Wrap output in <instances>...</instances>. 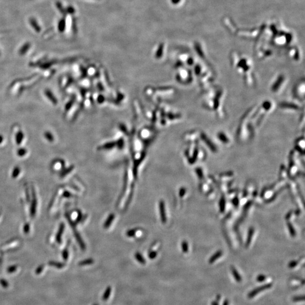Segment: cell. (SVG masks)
I'll list each match as a JSON object with an SVG mask.
<instances>
[{"label": "cell", "instance_id": "6da1fadb", "mask_svg": "<svg viewBox=\"0 0 305 305\" xmlns=\"http://www.w3.org/2000/svg\"><path fill=\"white\" fill-rule=\"evenodd\" d=\"M206 91L207 92L203 100L204 107L214 112L219 118H223L225 115L224 89L219 86H214Z\"/></svg>", "mask_w": 305, "mask_h": 305}, {"label": "cell", "instance_id": "7a4b0ae2", "mask_svg": "<svg viewBox=\"0 0 305 305\" xmlns=\"http://www.w3.org/2000/svg\"><path fill=\"white\" fill-rule=\"evenodd\" d=\"M275 109V103L271 100H265L259 105L252 106L250 121L254 131L259 129L266 118Z\"/></svg>", "mask_w": 305, "mask_h": 305}, {"label": "cell", "instance_id": "3957f363", "mask_svg": "<svg viewBox=\"0 0 305 305\" xmlns=\"http://www.w3.org/2000/svg\"><path fill=\"white\" fill-rule=\"evenodd\" d=\"M252 112V107L245 113L241 119L238 128L237 130V138L241 142H246L254 136L255 132L253 129L250 117Z\"/></svg>", "mask_w": 305, "mask_h": 305}, {"label": "cell", "instance_id": "277c9868", "mask_svg": "<svg viewBox=\"0 0 305 305\" xmlns=\"http://www.w3.org/2000/svg\"><path fill=\"white\" fill-rule=\"evenodd\" d=\"M177 72L176 74V77L178 82L183 84H188L193 81V73L188 68L183 67L182 64L179 61L176 65Z\"/></svg>", "mask_w": 305, "mask_h": 305}, {"label": "cell", "instance_id": "5b68a950", "mask_svg": "<svg viewBox=\"0 0 305 305\" xmlns=\"http://www.w3.org/2000/svg\"><path fill=\"white\" fill-rule=\"evenodd\" d=\"M287 83V77L284 74L278 75L271 84V91L274 93L280 92L285 87Z\"/></svg>", "mask_w": 305, "mask_h": 305}, {"label": "cell", "instance_id": "8992f818", "mask_svg": "<svg viewBox=\"0 0 305 305\" xmlns=\"http://www.w3.org/2000/svg\"><path fill=\"white\" fill-rule=\"evenodd\" d=\"M305 80L299 81L295 85L293 90V94L296 98L299 101H302L305 98Z\"/></svg>", "mask_w": 305, "mask_h": 305}, {"label": "cell", "instance_id": "52a82bcc", "mask_svg": "<svg viewBox=\"0 0 305 305\" xmlns=\"http://www.w3.org/2000/svg\"><path fill=\"white\" fill-rule=\"evenodd\" d=\"M279 106L281 109L285 111H298L301 110L300 105L293 102H282Z\"/></svg>", "mask_w": 305, "mask_h": 305}, {"label": "cell", "instance_id": "ba28073f", "mask_svg": "<svg viewBox=\"0 0 305 305\" xmlns=\"http://www.w3.org/2000/svg\"><path fill=\"white\" fill-rule=\"evenodd\" d=\"M216 137L223 145H229L231 144V139L229 135L224 131H219L216 135Z\"/></svg>", "mask_w": 305, "mask_h": 305}, {"label": "cell", "instance_id": "9c48e42d", "mask_svg": "<svg viewBox=\"0 0 305 305\" xmlns=\"http://www.w3.org/2000/svg\"><path fill=\"white\" fill-rule=\"evenodd\" d=\"M272 285L271 283H268V284H265L264 285H262L261 287H258V288L254 289V290H253L252 291H251L250 292H249V293L248 294V297L249 298H252L254 297L257 296L260 292H261L262 291H264V290H265L266 289H269L270 288L272 287Z\"/></svg>", "mask_w": 305, "mask_h": 305}, {"label": "cell", "instance_id": "30bf717a", "mask_svg": "<svg viewBox=\"0 0 305 305\" xmlns=\"http://www.w3.org/2000/svg\"><path fill=\"white\" fill-rule=\"evenodd\" d=\"M295 150L297 151H298L302 154L304 153V148H305V139L304 136L299 137L297 139L295 142Z\"/></svg>", "mask_w": 305, "mask_h": 305}, {"label": "cell", "instance_id": "8fae6325", "mask_svg": "<svg viewBox=\"0 0 305 305\" xmlns=\"http://www.w3.org/2000/svg\"><path fill=\"white\" fill-rule=\"evenodd\" d=\"M159 211H160V215L161 217V221L163 224H165L166 223L167 221L166 215L165 203L163 201H161L159 202Z\"/></svg>", "mask_w": 305, "mask_h": 305}, {"label": "cell", "instance_id": "7c38bea8", "mask_svg": "<svg viewBox=\"0 0 305 305\" xmlns=\"http://www.w3.org/2000/svg\"><path fill=\"white\" fill-rule=\"evenodd\" d=\"M46 97L49 99V100L52 102L54 105H57L58 103V101L57 100L55 96L53 95L52 92L48 89H46L45 92Z\"/></svg>", "mask_w": 305, "mask_h": 305}, {"label": "cell", "instance_id": "4fadbf2b", "mask_svg": "<svg viewBox=\"0 0 305 305\" xmlns=\"http://www.w3.org/2000/svg\"><path fill=\"white\" fill-rule=\"evenodd\" d=\"M30 47V44L29 43H26L25 44L23 45V46H22L20 49L19 50V53L20 55L21 56H23L24 55L28 50V49H29Z\"/></svg>", "mask_w": 305, "mask_h": 305}, {"label": "cell", "instance_id": "5bb4252c", "mask_svg": "<svg viewBox=\"0 0 305 305\" xmlns=\"http://www.w3.org/2000/svg\"><path fill=\"white\" fill-rule=\"evenodd\" d=\"M23 137H24L23 133L22 132V131H19L16 134V136H15L16 142L18 145H19L22 143L23 140Z\"/></svg>", "mask_w": 305, "mask_h": 305}, {"label": "cell", "instance_id": "9a60e30c", "mask_svg": "<svg viewBox=\"0 0 305 305\" xmlns=\"http://www.w3.org/2000/svg\"><path fill=\"white\" fill-rule=\"evenodd\" d=\"M114 219V214H110L108 218L107 219V220L106 221V222L104 224V228H108L110 227V225H111V224L112 223V221H113Z\"/></svg>", "mask_w": 305, "mask_h": 305}, {"label": "cell", "instance_id": "2e32d148", "mask_svg": "<svg viewBox=\"0 0 305 305\" xmlns=\"http://www.w3.org/2000/svg\"><path fill=\"white\" fill-rule=\"evenodd\" d=\"M231 271L233 275V276L235 277V278L236 279V281L238 282V283L241 282V277L240 274H239V272L237 271V270L234 268L233 267H232Z\"/></svg>", "mask_w": 305, "mask_h": 305}, {"label": "cell", "instance_id": "e0dca14e", "mask_svg": "<svg viewBox=\"0 0 305 305\" xmlns=\"http://www.w3.org/2000/svg\"><path fill=\"white\" fill-rule=\"evenodd\" d=\"M30 23H31V26L33 27V28L35 29L36 31H37V32H39L40 31L41 28L40 27V26L38 24L37 22L36 21V20L35 19H30Z\"/></svg>", "mask_w": 305, "mask_h": 305}, {"label": "cell", "instance_id": "ac0fdd59", "mask_svg": "<svg viewBox=\"0 0 305 305\" xmlns=\"http://www.w3.org/2000/svg\"><path fill=\"white\" fill-rule=\"evenodd\" d=\"M163 47H164L163 44H161L159 45V47L158 48L156 54V57L157 58H161L162 56L163 52Z\"/></svg>", "mask_w": 305, "mask_h": 305}, {"label": "cell", "instance_id": "d6986e66", "mask_svg": "<svg viewBox=\"0 0 305 305\" xmlns=\"http://www.w3.org/2000/svg\"><path fill=\"white\" fill-rule=\"evenodd\" d=\"M111 287H107V288H106L105 292H104V294H103V297H102V298H103V299L104 301H106V300H107V299L109 298V296H110V294H111Z\"/></svg>", "mask_w": 305, "mask_h": 305}, {"label": "cell", "instance_id": "ffe728a7", "mask_svg": "<svg viewBox=\"0 0 305 305\" xmlns=\"http://www.w3.org/2000/svg\"><path fill=\"white\" fill-rule=\"evenodd\" d=\"M65 26H66V21L65 19H62L59 21V23L58 24V29L60 32H62L64 31L65 29Z\"/></svg>", "mask_w": 305, "mask_h": 305}, {"label": "cell", "instance_id": "44dd1931", "mask_svg": "<svg viewBox=\"0 0 305 305\" xmlns=\"http://www.w3.org/2000/svg\"><path fill=\"white\" fill-rule=\"evenodd\" d=\"M135 257H136V259H137V261H139V263H140L141 264H142V265H145V260L144 259L143 257L139 253H136V254H135Z\"/></svg>", "mask_w": 305, "mask_h": 305}, {"label": "cell", "instance_id": "7402d4cb", "mask_svg": "<svg viewBox=\"0 0 305 305\" xmlns=\"http://www.w3.org/2000/svg\"><path fill=\"white\" fill-rule=\"evenodd\" d=\"M221 255H222V252L221 251H218L215 255H214L213 257L211 258V259H210L209 263H213L215 260H216L219 257H221Z\"/></svg>", "mask_w": 305, "mask_h": 305}, {"label": "cell", "instance_id": "603a6c76", "mask_svg": "<svg viewBox=\"0 0 305 305\" xmlns=\"http://www.w3.org/2000/svg\"><path fill=\"white\" fill-rule=\"evenodd\" d=\"M44 135H45V138H46L49 141H50V142H53V141H54V137H53V135H52L50 132H46L45 133Z\"/></svg>", "mask_w": 305, "mask_h": 305}, {"label": "cell", "instance_id": "cb8c5ba5", "mask_svg": "<svg viewBox=\"0 0 305 305\" xmlns=\"http://www.w3.org/2000/svg\"><path fill=\"white\" fill-rule=\"evenodd\" d=\"M304 300H305V297L304 296H296V297H294L293 298V301L294 302L304 301Z\"/></svg>", "mask_w": 305, "mask_h": 305}, {"label": "cell", "instance_id": "d4e9b609", "mask_svg": "<svg viewBox=\"0 0 305 305\" xmlns=\"http://www.w3.org/2000/svg\"><path fill=\"white\" fill-rule=\"evenodd\" d=\"M93 260L92 259H87L85 260H84L83 262H82L80 265H91V264H92L93 263Z\"/></svg>", "mask_w": 305, "mask_h": 305}, {"label": "cell", "instance_id": "484cf974", "mask_svg": "<svg viewBox=\"0 0 305 305\" xmlns=\"http://www.w3.org/2000/svg\"><path fill=\"white\" fill-rule=\"evenodd\" d=\"M27 152V150L26 149H24V148H21V149H19L18 151V154L19 156H23L24 155L26 154Z\"/></svg>", "mask_w": 305, "mask_h": 305}, {"label": "cell", "instance_id": "4316f807", "mask_svg": "<svg viewBox=\"0 0 305 305\" xmlns=\"http://www.w3.org/2000/svg\"><path fill=\"white\" fill-rule=\"evenodd\" d=\"M181 247H182L183 251L184 252H185H185H186V251H188V246L187 243H186L185 241H184V242H182Z\"/></svg>", "mask_w": 305, "mask_h": 305}, {"label": "cell", "instance_id": "83f0119b", "mask_svg": "<svg viewBox=\"0 0 305 305\" xmlns=\"http://www.w3.org/2000/svg\"><path fill=\"white\" fill-rule=\"evenodd\" d=\"M266 279V276L264 275H259L257 277V280L258 282H263Z\"/></svg>", "mask_w": 305, "mask_h": 305}, {"label": "cell", "instance_id": "f1b7e54d", "mask_svg": "<svg viewBox=\"0 0 305 305\" xmlns=\"http://www.w3.org/2000/svg\"><path fill=\"white\" fill-rule=\"evenodd\" d=\"M136 232V231L135 230H130V231H128L127 232V236L128 237H132V236H133L135 235Z\"/></svg>", "mask_w": 305, "mask_h": 305}, {"label": "cell", "instance_id": "f546056e", "mask_svg": "<svg viewBox=\"0 0 305 305\" xmlns=\"http://www.w3.org/2000/svg\"><path fill=\"white\" fill-rule=\"evenodd\" d=\"M157 253L156 251H153L151 253H150L149 255V257L150 258V259H154L155 258V257L157 256Z\"/></svg>", "mask_w": 305, "mask_h": 305}, {"label": "cell", "instance_id": "4dcf8cb0", "mask_svg": "<svg viewBox=\"0 0 305 305\" xmlns=\"http://www.w3.org/2000/svg\"><path fill=\"white\" fill-rule=\"evenodd\" d=\"M297 265V262L296 261H292L289 264V268H294Z\"/></svg>", "mask_w": 305, "mask_h": 305}, {"label": "cell", "instance_id": "1f68e13d", "mask_svg": "<svg viewBox=\"0 0 305 305\" xmlns=\"http://www.w3.org/2000/svg\"><path fill=\"white\" fill-rule=\"evenodd\" d=\"M253 232H254V230H253V229H252V228L250 230L249 234V237H248V245L249 244L250 239H251V237H252V235H253Z\"/></svg>", "mask_w": 305, "mask_h": 305}, {"label": "cell", "instance_id": "d6a6232c", "mask_svg": "<svg viewBox=\"0 0 305 305\" xmlns=\"http://www.w3.org/2000/svg\"><path fill=\"white\" fill-rule=\"evenodd\" d=\"M185 191H185V188H181V189H180V192H179V193H180V197H183V196H184V194H185Z\"/></svg>", "mask_w": 305, "mask_h": 305}, {"label": "cell", "instance_id": "836d02e7", "mask_svg": "<svg viewBox=\"0 0 305 305\" xmlns=\"http://www.w3.org/2000/svg\"><path fill=\"white\" fill-rule=\"evenodd\" d=\"M67 10V11H68L69 13H70V14H73V13H74V12H75V10H74V8H73V7H71V6L68 7Z\"/></svg>", "mask_w": 305, "mask_h": 305}, {"label": "cell", "instance_id": "e575fe53", "mask_svg": "<svg viewBox=\"0 0 305 305\" xmlns=\"http://www.w3.org/2000/svg\"><path fill=\"white\" fill-rule=\"evenodd\" d=\"M196 171H197V174H198V175H199V177H202V170H201V169H200V168H198V169H197V170H196Z\"/></svg>", "mask_w": 305, "mask_h": 305}, {"label": "cell", "instance_id": "d590c367", "mask_svg": "<svg viewBox=\"0 0 305 305\" xmlns=\"http://www.w3.org/2000/svg\"><path fill=\"white\" fill-rule=\"evenodd\" d=\"M289 230H290V232L291 234H292V235H295V231H294V230H293V227H292V225H291L290 224H289Z\"/></svg>", "mask_w": 305, "mask_h": 305}, {"label": "cell", "instance_id": "8d00e7d4", "mask_svg": "<svg viewBox=\"0 0 305 305\" xmlns=\"http://www.w3.org/2000/svg\"><path fill=\"white\" fill-rule=\"evenodd\" d=\"M223 305H229V301H228L227 299H225V300L224 301Z\"/></svg>", "mask_w": 305, "mask_h": 305}, {"label": "cell", "instance_id": "74e56055", "mask_svg": "<svg viewBox=\"0 0 305 305\" xmlns=\"http://www.w3.org/2000/svg\"><path fill=\"white\" fill-rule=\"evenodd\" d=\"M180 0H171L172 2L173 3H174V4H176V3H177L178 2H180Z\"/></svg>", "mask_w": 305, "mask_h": 305}, {"label": "cell", "instance_id": "f35d334b", "mask_svg": "<svg viewBox=\"0 0 305 305\" xmlns=\"http://www.w3.org/2000/svg\"><path fill=\"white\" fill-rule=\"evenodd\" d=\"M3 137L2 135H0V144H1L2 142H3Z\"/></svg>", "mask_w": 305, "mask_h": 305}, {"label": "cell", "instance_id": "ab89813d", "mask_svg": "<svg viewBox=\"0 0 305 305\" xmlns=\"http://www.w3.org/2000/svg\"><path fill=\"white\" fill-rule=\"evenodd\" d=\"M211 305H219L216 302H215V301H213L211 304Z\"/></svg>", "mask_w": 305, "mask_h": 305}, {"label": "cell", "instance_id": "60d3db41", "mask_svg": "<svg viewBox=\"0 0 305 305\" xmlns=\"http://www.w3.org/2000/svg\"><path fill=\"white\" fill-rule=\"evenodd\" d=\"M217 298H217L218 300H220V299H221V298H221V296L218 295V296H217Z\"/></svg>", "mask_w": 305, "mask_h": 305}, {"label": "cell", "instance_id": "b9f144b4", "mask_svg": "<svg viewBox=\"0 0 305 305\" xmlns=\"http://www.w3.org/2000/svg\"></svg>", "mask_w": 305, "mask_h": 305}]
</instances>
